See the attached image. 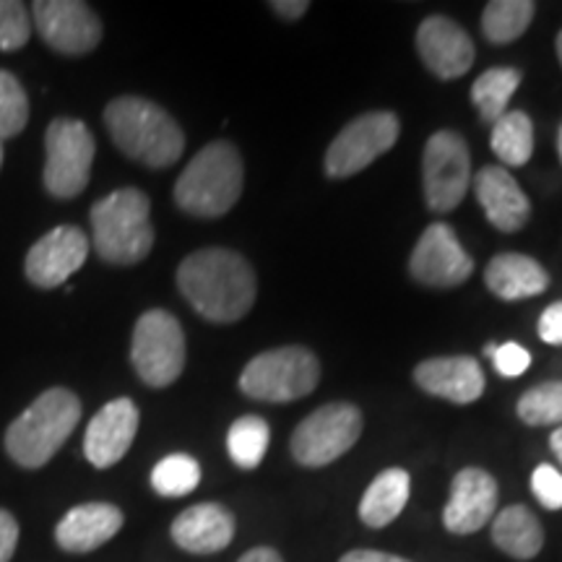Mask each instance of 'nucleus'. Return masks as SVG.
Returning a JSON list of instances; mask_svg holds the SVG:
<instances>
[{
    "instance_id": "aec40b11",
    "label": "nucleus",
    "mask_w": 562,
    "mask_h": 562,
    "mask_svg": "<svg viewBox=\"0 0 562 562\" xmlns=\"http://www.w3.org/2000/svg\"><path fill=\"white\" fill-rule=\"evenodd\" d=\"M474 193L495 229L518 232L529 222L531 203L505 167H482L474 175Z\"/></svg>"
},
{
    "instance_id": "58836bf2",
    "label": "nucleus",
    "mask_w": 562,
    "mask_h": 562,
    "mask_svg": "<svg viewBox=\"0 0 562 562\" xmlns=\"http://www.w3.org/2000/svg\"><path fill=\"white\" fill-rule=\"evenodd\" d=\"M237 562H284L281 554L271 547H256V550H248Z\"/></svg>"
},
{
    "instance_id": "6ab92c4d",
    "label": "nucleus",
    "mask_w": 562,
    "mask_h": 562,
    "mask_svg": "<svg viewBox=\"0 0 562 562\" xmlns=\"http://www.w3.org/2000/svg\"><path fill=\"white\" fill-rule=\"evenodd\" d=\"M125 516L112 503H83L70 508L55 526V542L63 552L87 554L100 550L123 529Z\"/></svg>"
},
{
    "instance_id": "ddd939ff",
    "label": "nucleus",
    "mask_w": 562,
    "mask_h": 562,
    "mask_svg": "<svg viewBox=\"0 0 562 562\" xmlns=\"http://www.w3.org/2000/svg\"><path fill=\"white\" fill-rule=\"evenodd\" d=\"M409 273L414 281L435 290H451L474 273V261L461 248L456 232L446 222H435L422 232L409 258Z\"/></svg>"
},
{
    "instance_id": "a19ab883",
    "label": "nucleus",
    "mask_w": 562,
    "mask_h": 562,
    "mask_svg": "<svg viewBox=\"0 0 562 562\" xmlns=\"http://www.w3.org/2000/svg\"><path fill=\"white\" fill-rule=\"evenodd\" d=\"M554 47H558V58H560V66H562V30L558 34V42H554Z\"/></svg>"
},
{
    "instance_id": "f03ea898",
    "label": "nucleus",
    "mask_w": 562,
    "mask_h": 562,
    "mask_svg": "<svg viewBox=\"0 0 562 562\" xmlns=\"http://www.w3.org/2000/svg\"><path fill=\"white\" fill-rule=\"evenodd\" d=\"M104 125L125 157L165 170L186 151V133L159 104L144 97H117L104 108Z\"/></svg>"
},
{
    "instance_id": "5701e85b",
    "label": "nucleus",
    "mask_w": 562,
    "mask_h": 562,
    "mask_svg": "<svg viewBox=\"0 0 562 562\" xmlns=\"http://www.w3.org/2000/svg\"><path fill=\"white\" fill-rule=\"evenodd\" d=\"M492 542L516 560H533L544 547V529L526 505H508L492 521Z\"/></svg>"
},
{
    "instance_id": "c9c22d12",
    "label": "nucleus",
    "mask_w": 562,
    "mask_h": 562,
    "mask_svg": "<svg viewBox=\"0 0 562 562\" xmlns=\"http://www.w3.org/2000/svg\"><path fill=\"white\" fill-rule=\"evenodd\" d=\"M19 547V521L13 513L0 508V562H11Z\"/></svg>"
},
{
    "instance_id": "f8f14e48",
    "label": "nucleus",
    "mask_w": 562,
    "mask_h": 562,
    "mask_svg": "<svg viewBox=\"0 0 562 562\" xmlns=\"http://www.w3.org/2000/svg\"><path fill=\"white\" fill-rule=\"evenodd\" d=\"M32 19L45 45L70 58L91 53L102 42L100 16L79 0H37Z\"/></svg>"
},
{
    "instance_id": "39448f33",
    "label": "nucleus",
    "mask_w": 562,
    "mask_h": 562,
    "mask_svg": "<svg viewBox=\"0 0 562 562\" xmlns=\"http://www.w3.org/2000/svg\"><path fill=\"white\" fill-rule=\"evenodd\" d=\"M91 245L104 263H140L154 248L151 203L138 188H121L91 206Z\"/></svg>"
},
{
    "instance_id": "393cba45",
    "label": "nucleus",
    "mask_w": 562,
    "mask_h": 562,
    "mask_svg": "<svg viewBox=\"0 0 562 562\" xmlns=\"http://www.w3.org/2000/svg\"><path fill=\"white\" fill-rule=\"evenodd\" d=\"M524 74L518 68H490L484 70L472 87V102L480 110L484 123H497L508 112V102L521 87Z\"/></svg>"
},
{
    "instance_id": "7ed1b4c3",
    "label": "nucleus",
    "mask_w": 562,
    "mask_h": 562,
    "mask_svg": "<svg viewBox=\"0 0 562 562\" xmlns=\"http://www.w3.org/2000/svg\"><path fill=\"white\" fill-rule=\"evenodd\" d=\"M81 422V402L68 389H47L5 430L3 446L21 469H42Z\"/></svg>"
},
{
    "instance_id": "7c9ffc66",
    "label": "nucleus",
    "mask_w": 562,
    "mask_h": 562,
    "mask_svg": "<svg viewBox=\"0 0 562 562\" xmlns=\"http://www.w3.org/2000/svg\"><path fill=\"white\" fill-rule=\"evenodd\" d=\"M30 123V100L11 70H0V144L19 136Z\"/></svg>"
},
{
    "instance_id": "4c0bfd02",
    "label": "nucleus",
    "mask_w": 562,
    "mask_h": 562,
    "mask_svg": "<svg viewBox=\"0 0 562 562\" xmlns=\"http://www.w3.org/2000/svg\"><path fill=\"white\" fill-rule=\"evenodd\" d=\"M307 9H311L307 0H277V3H271V11L277 13V16L290 19V21L305 16Z\"/></svg>"
},
{
    "instance_id": "1a4fd4ad",
    "label": "nucleus",
    "mask_w": 562,
    "mask_h": 562,
    "mask_svg": "<svg viewBox=\"0 0 562 562\" xmlns=\"http://www.w3.org/2000/svg\"><path fill=\"white\" fill-rule=\"evenodd\" d=\"M45 172L42 182L53 199H76L89 186L94 161V136L76 117H55L45 133Z\"/></svg>"
},
{
    "instance_id": "bb28decb",
    "label": "nucleus",
    "mask_w": 562,
    "mask_h": 562,
    "mask_svg": "<svg viewBox=\"0 0 562 562\" xmlns=\"http://www.w3.org/2000/svg\"><path fill=\"white\" fill-rule=\"evenodd\" d=\"M537 13L533 0H492L484 5L482 32L492 45H508L529 30Z\"/></svg>"
},
{
    "instance_id": "37998d69",
    "label": "nucleus",
    "mask_w": 562,
    "mask_h": 562,
    "mask_svg": "<svg viewBox=\"0 0 562 562\" xmlns=\"http://www.w3.org/2000/svg\"><path fill=\"white\" fill-rule=\"evenodd\" d=\"M0 167H3V144H0Z\"/></svg>"
},
{
    "instance_id": "72a5a7b5",
    "label": "nucleus",
    "mask_w": 562,
    "mask_h": 562,
    "mask_svg": "<svg viewBox=\"0 0 562 562\" xmlns=\"http://www.w3.org/2000/svg\"><path fill=\"white\" fill-rule=\"evenodd\" d=\"M492 362H495V370L501 372V375L518 378V375H524L526 370H529L531 355H529V349L521 347V344L505 341V344H501V347H497L495 357H492Z\"/></svg>"
},
{
    "instance_id": "f257e3e1",
    "label": "nucleus",
    "mask_w": 562,
    "mask_h": 562,
    "mask_svg": "<svg viewBox=\"0 0 562 562\" xmlns=\"http://www.w3.org/2000/svg\"><path fill=\"white\" fill-rule=\"evenodd\" d=\"M178 286L193 311L211 323L245 318L258 294L252 266L229 248L191 252L178 269Z\"/></svg>"
},
{
    "instance_id": "a878e982",
    "label": "nucleus",
    "mask_w": 562,
    "mask_h": 562,
    "mask_svg": "<svg viewBox=\"0 0 562 562\" xmlns=\"http://www.w3.org/2000/svg\"><path fill=\"white\" fill-rule=\"evenodd\" d=\"M495 157L508 167H524L533 154V123L521 110L505 112L497 123H492L490 136Z\"/></svg>"
},
{
    "instance_id": "6e6552de",
    "label": "nucleus",
    "mask_w": 562,
    "mask_h": 562,
    "mask_svg": "<svg viewBox=\"0 0 562 562\" xmlns=\"http://www.w3.org/2000/svg\"><path fill=\"white\" fill-rule=\"evenodd\" d=\"M131 362L138 378L151 389H167L186 368V334L167 311L144 313L133 328Z\"/></svg>"
},
{
    "instance_id": "4468645a",
    "label": "nucleus",
    "mask_w": 562,
    "mask_h": 562,
    "mask_svg": "<svg viewBox=\"0 0 562 562\" xmlns=\"http://www.w3.org/2000/svg\"><path fill=\"white\" fill-rule=\"evenodd\" d=\"M87 256L89 237L74 224H60L40 237L26 252V279L40 290H55L87 263Z\"/></svg>"
},
{
    "instance_id": "c85d7f7f",
    "label": "nucleus",
    "mask_w": 562,
    "mask_h": 562,
    "mask_svg": "<svg viewBox=\"0 0 562 562\" xmlns=\"http://www.w3.org/2000/svg\"><path fill=\"white\" fill-rule=\"evenodd\" d=\"M201 482V467L193 456L172 453L151 469V487L161 497H182Z\"/></svg>"
},
{
    "instance_id": "b1692460",
    "label": "nucleus",
    "mask_w": 562,
    "mask_h": 562,
    "mask_svg": "<svg viewBox=\"0 0 562 562\" xmlns=\"http://www.w3.org/2000/svg\"><path fill=\"white\" fill-rule=\"evenodd\" d=\"M412 480L404 469H385L372 480L360 501V518L370 529H383L396 521L409 501Z\"/></svg>"
},
{
    "instance_id": "9d476101",
    "label": "nucleus",
    "mask_w": 562,
    "mask_h": 562,
    "mask_svg": "<svg viewBox=\"0 0 562 562\" xmlns=\"http://www.w3.org/2000/svg\"><path fill=\"white\" fill-rule=\"evenodd\" d=\"M422 182L427 206L448 214L463 201L472 182V157L461 133L438 131L427 138L422 157Z\"/></svg>"
},
{
    "instance_id": "423d86ee",
    "label": "nucleus",
    "mask_w": 562,
    "mask_h": 562,
    "mask_svg": "<svg viewBox=\"0 0 562 562\" xmlns=\"http://www.w3.org/2000/svg\"><path fill=\"white\" fill-rule=\"evenodd\" d=\"M321 381L318 357L305 347H279L252 357L240 375V391L248 398L286 404L311 396Z\"/></svg>"
},
{
    "instance_id": "f704fd0d",
    "label": "nucleus",
    "mask_w": 562,
    "mask_h": 562,
    "mask_svg": "<svg viewBox=\"0 0 562 562\" xmlns=\"http://www.w3.org/2000/svg\"><path fill=\"white\" fill-rule=\"evenodd\" d=\"M539 339L552 347H562V300L552 302L539 318Z\"/></svg>"
},
{
    "instance_id": "e433bc0d",
    "label": "nucleus",
    "mask_w": 562,
    "mask_h": 562,
    "mask_svg": "<svg viewBox=\"0 0 562 562\" xmlns=\"http://www.w3.org/2000/svg\"><path fill=\"white\" fill-rule=\"evenodd\" d=\"M339 562H412L406 558H398V554L381 552V550H351L344 554Z\"/></svg>"
},
{
    "instance_id": "2eb2a0df",
    "label": "nucleus",
    "mask_w": 562,
    "mask_h": 562,
    "mask_svg": "<svg viewBox=\"0 0 562 562\" xmlns=\"http://www.w3.org/2000/svg\"><path fill=\"white\" fill-rule=\"evenodd\" d=\"M138 406L131 398H115L104 404L83 435V456L94 469H110L131 451L138 432Z\"/></svg>"
},
{
    "instance_id": "f3484780",
    "label": "nucleus",
    "mask_w": 562,
    "mask_h": 562,
    "mask_svg": "<svg viewBox=\"0 0 562 562\" xmlns=\"http://www.w3.org/2000/svg\"><path fill=\"white\" fill-rule=\"evenodd\" d=\"M497 510V482L484 469L469 467L453 476L451 501L442 508V526L451 533H476Z\"/></svg>"
},
{
    "instance_id": "2f4dec72",
    "label": "nucleus",
    "mask_w": 562,
    "mask_h": 562,
    "mask_svg": "<svg viewBox=\"0 0 562 562\" xmlns=\"http://www.w3.org/2000/svg\"><path fill=\"white\" fill-rule=\"evenodd\" d=\"M32 37V11L19 0H0V50L16 53Z\"/></svg>"
},
{
    "instance_id": "ea45409f",
    "label": "nucleus",
    "mask_w": 562,
    "mask_h": 562,
    "mask_svg": "<svg viewBox=\"0 0 562 562\" xmlns=\"http://www.w3.org/2000/svg\"><path fill=\"white\" fill-rule=\"evenodd\" d=\"M550 446H552V453L558 456V461L562 463V427H558V430L552 432V438H550Z\"/></svg>"
},
{
    "instance_id": "9b49d317",
    "label": "nucleus",
    "mask_w": 562,
    "mask_h": 562,
    "mask_svg": "<svg viewBox=\"0 0 562 562\" xmlns=\"http://www.w3.org/2000/svg\"><path fill=\"white\" fill-rule=\"evenodd\" d=\"M398 140V117L389 110L364 112L351 121L326 151V175L334 180L362 172Z\"/></svg>"
},
{
    "instance_id": "4be33fe9",
    "label": "nucleus",
    "mask_w": 562,
    "mask_h": 562,
    "mask_svg": "<svg viewBox=\"0 0 562 562\" xmlns=\"http://www.w3.org/2000/svg\"><path fill=\"white\" fill-rule=\"evenodd\" d=\"M490 292L505 302H516L526 297H537L550 286V273L544 266L533 261L524 252H501L495 256L484 271Z\"/></svg>"
},
{
    "instance_id": "0eeeda50",
    "label": "nucleus",
    "mask_w": 562,
    "mask_h": 562,
    "mask_svg": "<svg viewBox=\"0 0 562 562\" xmlns=\"http://www.w3.org/2000/svg\"><path fill=\"white\" fill-rule=\"evenodd\" d=\"M362 412L355 404L334 402L321 406L294 427L290 451L305 469H321L341 459L360 440Z\"/></svg>"
},
{
    "instance_id": "a211bd4d",
    "label": "nucleus",
    "mask_w": 562,
    "mask_h": 562,
    "mask_svg": "<svg viewBox=\"0 0 562 562\" xmlns=\"http://www.w3.org/2000/svg\"><path fill=\"white\" fill-rule=\"evenodd\" d=\"M414 383L451 404H472L484 393V372L474 357H432L414 368Z\"/></svg>"
},
{
    "instance_id": "412c9836",
    "label": "nucleus",
    "mask_w": 562,
    "mask_h": 562,
    "mask_svg": "<svg viewBox=\"0 0 562 562\" xmlns=\"http://www.w3.org/2000/svg\"><path fill=\"white\" fill-rule=\"evenodd\" d=\"M172 542L191 554H216L235 539V516L220 503H201L172 521Z\"/></svg>"
},
{
    "instance_id": "cd10ccee",
    "label": "nucleus",
    "mask_w": 562,
    "mask_h": 562,
    "mask_svg": "<svg viewBox=\"0 0 562 562\" xmlns=\"http://www.w3.org/2000/svg\"><path fill=\"white\" fill-rule=\"evenodd\" d=\"M271 442V427L263 417H256V414H245V417L232 422L227 432V451L229 459L235 461V467L250 469L261 467L266 451H269Z\"/></svg>"
},
{
    "instance_id": "20e7f679",
    "label": "nucleus",
    "mask_w": 562,
    "mask_h": 562,
    "mask_svg": "<svg viewBox=\"0 0 562 562\" xmlns=\"http://www.w3.org/2000/svg\"><path fill=\"white\" fill-rule=\"evenodd\" d=\"M245 186L243 157L229 140L203 146L175 182V203L199 220H220L240 201Z\"/></svg>"
},
{
    "instance_id": "473e14b6",
    "label": "nucleus",
    "mask_w": 562,
    "mask_h": 562,
    "mask_svg": "<svg viewBox=\"0 0 562 562\" xmlns=\"http://www.w3.org/2000/svg\"><path fill=\"white\" fill-rule=\"evenodd\" d=\"M531 492L547 510L562 508V474L550 463H539L531 474Z\"/></svg>"
},
{
    "instance_id": "79ce46f5",
    "label": "nucleus",
    "mask_w": 562,
    "mask_h": 562,
    "mask_svg": "<svg viewBox=\"0 0 562 562\" xmlns=\"http://www.w3.org/2000/svg\"><path fill=\"white\" fill-rule=\"evenodd\" d=\"M558 151H560V161H562V125H560V133H558Z\"/></svg>"
},
{
    "instance_id": "dca6fc26",
    "label": "nucleus",
    "mask_w": 562,
    "mask_h": 562,
    "mask_svg": "<svg viewBox=\"0 0 562 562\" xmlns=\"http://www.w3.org/2000/svg\"><path fill=\"white\" fill-rule=\"evenodd\" d=\"M417 53L442 81L461 79L474 66V42L453 19L430 16L417 30Z\"/></svg>"
},
{
    "instance_id": "c756f323",
    "label": "nucleus",
    "mask_w": 562,
    "mask_h": 562,
    "mask_svg": "<svg viewBox=\"0 0 562 562\" xmlns=\"http://www.w3.org/2000/svg\"><path fill=\"white\" fill-rule=\"evenodd\" d=\"M516 412L529 427L562 425V381L533 385L518 398Z\"/></svg>"
}]
</instances>
